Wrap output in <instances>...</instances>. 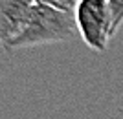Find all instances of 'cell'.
<instances>
[{
  "mask_svg": "<svg viewBox=\"0 0 123 119\" xmlns=\"http://www.w3.org/2000/svg\"><path fill=\"white\" fill-rule=\"evenodd\" d=\"M79 35L72 11H62L50 6L35 4L24 31L11 42L7 53L24 48L68 42Z\"/></svg>",
  "mask_w": 123,
  "mask_h": 119,
  "instance_id": "6da1fadb",
  "label": "cell"
},
{
  "mask_svg": "<svg viewBox=\"0 0 123 119\" xmlns=\"http://www.w3.org/2000/svg\"><path fill=\"white\" fill-rule=\"evenodd\" d=\"M74 18L83 42L96 53L105 51L114 37L108 0H77Z\"/></svg>",
  "mask_w": 123,
  "mask_h": 119,
  "instance_id": "7a4b0ae2",
  "label": "cell"
},
{
  "mask_svg": "<svg viewBox=\"0 0 123 119\" xmlns=\"http://www.w3.org/2000/svg\"><path fill=\"white\" fill-rule=\"evenodd\" d=\"M33 6V0H0V44L6 53L24 31Z\"/></svg>",
  "mask_w": 123,
  "mask_h": 119,
  "instance_id": "3957f363",
  "label": "cell"
},
{
  "mask_svg": "<svg viewBox=\"0 0 123 119\" xmlns=\"http://www.w3.org/2000/svg\"><path fill=\"white\" fill-rule=\"evenodd\" d=\"M108 7L112 13V33L116 35L123 26V0H108Z\"/></svg>",
  "mask_w": 123,
  "mask_h": 119,
  "instance_id": "277c9868",
  "label": "cell"
},
{
  "mask_svg": "<svg viewBox=\"0 0 123 119\" xmlns=\"http://www.w3.org/2000/svg\"><path fill=\"white\" fill-rule=\"evenodd\" d=\"M77 0H33V4H42V6H50V7H57L62 11H72L75 7Z\"/></svg>",
  "mask_w": 123,
  "mask_h": 119,
  "instance_id": "5b68a950",
  "label": "cell"
}]
</instances>
